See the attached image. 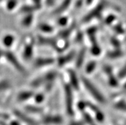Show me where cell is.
Here are the masks:
<instances>
[{"mask_svg":"<svg viewBox=\"0 0 126 125\" xmlns=\"http://www.w3.org/2000/svg\"><path fill=\"white\" fill-rule=\"evenodd\" d=\"M39 29L42 31H46V33H49V32L53 31V28L47 24H40L38 26Z\"/></svg>","mask_w":126,"mask_h":125,"instance_id":"15","label":"cell"},{"mask_svg":"<svg viewBox=\"0 0 126 125\" xmlns=\"http://www.w3.org/2000/svg\"><path fill=\"white\" fill-rule=\"evenodd\" d=\"M96 67L95 62H90L88 65L86 66V71L88 73H90L95 70Z\"/></svg>","mask_w":126,"mask_h":125,"instance_id":"19","label":"cell"},{"mask_svg":"<svg viewBox=\"0 0 126 125\" xmlns=\"http://www.w3.org/2000/svg\"><path fill=\"white\" fill-rule=\"evenodd\" d=\"M14 113L16 114V115L17 116V117L20 118L22 121L24 122L27 123L28 125H37V123L35 122V121L31 119V118H29L28 116H25L24 114H23V113L21 112L18 111H16L14 112Z\"/></svg>","mask_w":126,"mask_h":125,"instance_id":"10","label":"cell"},{"mask_svg":"<svg viewBox=\"0 0 126 125\" xmlns=\"http://www.w3.org/2000/svg\"><path fill=\"white\" fill-rule=\"evenodd\" d=\"M69 74L70 81V86H71L72 88L75 89L76 90H78L79 88V80L78 77H77L76 74L72 70L69 71Z\"/></svg>","mask_w":126,"mask_h":125,"instance_id":"8","label":"cell"},{"mask_svg":"<svg viewBox=\"0 0 126 125\" xmlns=\"http://www.w3.org/2000/svg\"><path fill=\"white\" fill-rule=\"evenodd\" d=\"M33 92L32 91H22L17 95V100L20 101H26L34 97Z\"/></svg>","mask_w":126,"mask_h":125,"instance_id":"7","label":"cell"},{"mask_svg":"<svg viewBox=\"0 0 126 125\" xmlns=\"http://www.w3.org/2000/svg\"><path fill=\"white\" fill-rule=\"evenodd\" d=\"M33 21V15L32 14H26V16L22 19L21 21V24L24 28H28L32 25Z\"/></svg>","mask_w":126,"mask_h":125,"instance_id":"13","label":"cell"},{"mask_svg":"<svg viewBox=\"0 0 126 125\" xmlns=\"http://www.w3.org/2000/svg\"><path fill=\"white\" fill-rule=\"evenodd\" d=\"M10 87V84L8 81H4L0 83V91Z\"/></svg>","mask_w":126,"mask_h":125,"instance_id":"23","label":"cell"},{"mask_svg":"<svg viewBox=\"0 0 126 125\" xmlns=\"http://www.w3.org/2000/svg\"><path fill=\"white\" fill-rule=\"evenodd\" d=\"M38 7L39 6L34 5V4L33 5H24V6H22L21 7L20 11L22 14H32V12H33V11L37 10Z\"/></svg>","mask_w":126,"mask_h":125,"instance_id":"12","label":"cell"},{"mask_svg":"<svg viewBox=\"0 0 126 125\" xmlns=\"http://www.w3.org/2000/svg\"><path fill=\"white\" fill-rule=\"evenodd\" d=\"M17 5V0H8L6 3V7L8 10H13L15 8Z\"/></svg>","mask_w":126,"mask_h":125,"instance_id":"18","label":"cell"},{"mask_svg":"<svg viewBox=\"0 0 126 125\" xmlns=\"http://www.w3.org/2000/svg\"><path fill=\"white\" fill-rule=\"evenodd\" d=\"M54 59L51 57H40L37 59L34 62V67L40 68L42 67L48 66L54 63Z\"/></svg>","mask_w":126,"mask_h":125,"instance_id":"6","label":"cell"},{"mask_svg":"<svg viewBox=\"0 0 126 125\" xmlns=\"http://www.w3.org/2000/svg\"><path fill=\"white\" fill-rule=\"evenodd\" d=\"M94 1V0H84V2H85V3H86V5H91Z\"/></svg>","mask_w":126,"mask_h":125,"instance_id":"26","label":"cell"},{"mask_svg":"<svg viewBox=\"0 0 126 125\" xmlns=\"http://www.w3.org/2000/svg\"><path fill=\"white\" fill-rule=\"evenodd\" d=\"M72 3V0H63L62 3H60L57 8H56L54 10L53 12V15H60L66 11L69 6H70Z\"/></svg>","mask_w":126,"mask_h":125,"instance_id":"5","label":"cell"},{"mask_svg":"<svg viewBox=\"0 0 126 125\" xmlns=\"http://www.w3.org/2000/svg\"><path fill=\"white\" fill-rule=\"evenodd\" d=\"M41 108L37 107L35 106H32V105H29V106L26 107V110L28 112H33V113H39L41 112L42 110L40 109Z\"/></svg>","mask_w":126,"mask_h":125,"instance_id":"17","label":"cell"},{"mask_svg":"<svg viewBox=\"0 0 126 125\" xmlns=\"http://www.w3.org/2000/svg\"><path fill=\"white\" fill-rule=\"evenodd\" d=\"M35 101L38 103H42L44 100V95L42 93H38L36 95H34Z\"/></svg>","mask_w":126,"mask_h":125,"instance_id":"20","label":"cell"},{"mask_svg":"<svg viewBox=\"0 0 126 125\" xmlns=\"http://www.w3.org/2000/svg\"><path fill=\"white\" fill-rule=\"evenodd\" d=\"M67 22H68V18L65 17H60L59 19H58L57 23L59 24L60 26H65L67 24Z\"/></svg>","mask_w":126,"mask_h":125,"instance_id":"22","label":"cell"},{"mask_svg":"<svg viewBox=\"0 0 126 125\" xmlns=\"http://www.w3.org/2000/svg\"><path fill=\"white\" fill-rule=\"evenodd\" d=\"M115 107L120 111H126V103L124 101H120L115 105Z\"/></svg>","mask_w":126,"mask_h":125,"instance_id":"21","label":"cell"},{"mask_svg":"<svg viewBox=\"0 0 126 125\" xmlns=\"http://www.w3.org/2000/svg\"><path fill=\"white\" fill-rule=\"evenodd\" d=\"M81 81L84 87L87 90V91L89 93L90 95L94 98V99H95L96 101L99 102V103H105V97H104V95H102V93L99 91V89L96 87L95 85L92 82H91L87 78L83 76L82 77Z\"/></svg>","mask_w":126,"mask_h":125,"instance_id":"1","label":"cell"},{"mask_svg":"<svg viewBox=\"0 0 126 125\" xmlns=\"http://www.w3.org/2000/svg\"><path fill=\"white\" fill-rule=\"evenodd\" d=\"M58 76V73L56 71H50L44 74L42 76L38 77L37 79H35L31 83V85L33 87H39L43 84H49L51 83H54Z\"/></svg>","mask_w":126,"mask_h":125,"instance_id":"2","label":"cell"},{"mask_svg":"<svg viewBox=\"0 0 126 125\" xmlns=\"http://www.w3.org/2000/svg\"><path fill=\"white\" fill-rule=\"evenodd\" d=\"M74 57V53L73 52H70L69 54H67V55L64 56L61 58L58 59V63L60 66H63L65 65V64L67 63V62L70 61V60H72L73 57Z\"/></svg>","mask_w":126,"mask_h":125,"instance_id":"11","label":"cell"},{"mask_svg":"<svg viewBox=\"0 0 126 125\" xmlns=\"http://www.w3.org/2000/svg\"><path fill=\"white\" fill-rule=\"evenodd\" d=\"M0 1H1V0H0Z\"/></svg>","mask_w":126,"mask_h":125,"instance_id":"27","label":"cell"},{"mask_svg":"<svg viewBox=\"0 0 126 125\" xmlns=\"http://www.w3.org/2000/svg\"><path fill=\"white\" fill-rule=\"evenodd\" d=\"M33 53V47L32 44H28L26 46L23 51V57L26 59H29Z\"/></svg>","mask_w":126,"mask_h":125,"instance_id":"14","label":"cell"},{"mask_svg":"<svg viewBox=\"0 0 126 125\" xmlns=\"http://www.w3.org/2000/svg\"><path fill=\"white\" fill-rule=\"evenodd\" d=\"M45 1H46L45 3L47 6H51L54 5L56 0H45Z\"/></svg>","mask_w":126,"mask_h":125,"instance_id":"25","label":"cell"},{"mask_svg":"<svg viewBox=\"0 0 126 125\" xmlns=\"http://www.w3.org/2000/svg\"><path fill=\"white\" fill-rule=\"evenodd\" d=\"M43 121L45 123L58 125L62 123V118L59 116H47L43 118Z\"/></svg>","mask_w":126,"mask_h":125,"instance_id":"9","label":"cell"},{"mask_svg":"<svg viewBox=\"0 0 126 125\" xmlns=\"http://www.w3.org/2000/svg\"><path fill=\"white\" fill-rule=\"evenodd\" d=\"M64 92H65V106L67 109V112L69 116H72L74 114V98L71 86L69 85H65Z\"/></svg>","mask_w":126,"mask_h":125,"instance_id":"3","label":"cell"},{"mask_svg":"<svg viewBox=\"0 0 126 125\" xmlns=\"http://www.w3.org/2000/svg\"><path fill=\"white\" fill-rule=\"evenodd\" d=\"M14 41V37L11 36H8L4 39V44L6 45H10Z\"/></svg>","mask_w":126,"mask_h":125,"instance_id":"24","label":"cell"},{"mask_svg":"<svg viewBox=\"0 0 126 125\" xmlns=\"http://www.w3.org/2000/svg\"><path fill=\"white\" fill-rule=\"evenodd\" d=\"M85 51L83 50L82 52H81L78 55V57L77 59V67H80L83 65V61L85 59Z\"/></svg>","mask_w":126,"mask_h":125,"instance_id":"16","label":"cell"},{"mask_svg":"<svg viewBox=\"0 0 126 125\" xmlns=\"http://www.w3.org/2000/svg\"><path fill=\"white\" fill-rule=\"evenodd\" d=\"M6 57H6L7 60L9 62H10L12 65L14 66L16 68V70L21 72L22 73H24V72L26 73V70H24V67H22V65L19 63L17 59L16 58V57L14 56V54H12L11 52H7V53H6Z\"/></svg>","mask_w":126,"mask_h":125,"instance_id":"4","label":"cell"}]
</instances>
